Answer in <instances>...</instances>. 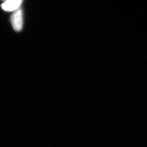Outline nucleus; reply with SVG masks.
I'll return each instance as SVG.
<instances>
[{"label": "nucleus", "instance_id": "obj_1", "mask_svg": "<svg viewBox=\"0 0 147 147\" xmlns=\"http://www.w3.org/2000/svg\"><path fill=\"white\" fill-rule=\"evenodd\" d=\"M11 22L13 29L16 31H21L23 27V13L21 9H18L12 14Z\"/></svg>", "mask_w": 147, "mask_h": 147}, {"label": "nucleus", "instance_id": "obj_2", "mask_svg": "<svg viewBox=\"0 0 147 147\" xmlns=\"http://www.w3.org/2000/svg\"><path fill=\"white\" fill-rule=\"evenodd\" d=\"M22 2V1L20 0L7 1L2 4V8L4 11H17L19 9Z\"/></svg>", "mask_w": 147, "mask_h": 147}]
</instances>
